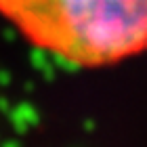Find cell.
Wrapping results in <instances>:
<instances>
[{"label": "cell", "mask_w": 147, "mask_h": 147, "mask_svg": "<svg viewBox=\"0 0 147 147\" xmlns=\"http://www.w3.org/2000/svg\"><path fill=\"white\" fill-rule=\"evenodd\" d=\"M32 46L78 67H107L147 53V0H0Z\"/></svg>", "instance_id": "6da1fadb"}]
</instances>
